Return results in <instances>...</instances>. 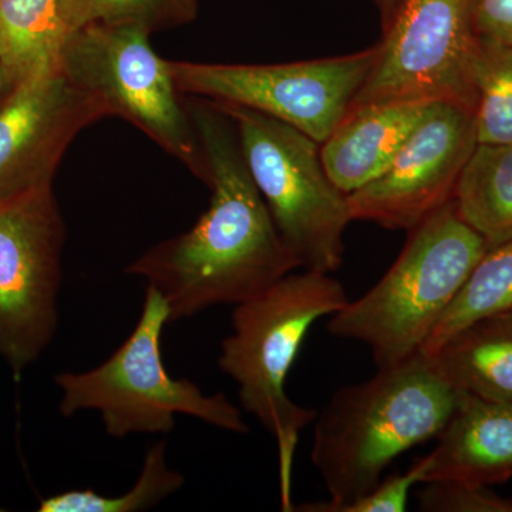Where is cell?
Here are the masks:
<instances>
[{
  "label": "cell",
  "mask_w": 512,
  "mask_h": 512,
  "mask_svg": "<svg viewBox=\"0 0 512 512\" xmlns=\"http://www.w3.org/2000/svg\"><path fill=\"white\" fill-rule=\"evenodd\" d=\"M430 101H396L353 110L320 144L329 177L345 194L384 173L426 117Z\"/></svg>",
  "instance_id": "cell-14"
},
{
  "label": "cell",
  "mask_w": 512,
  "mask_h": 512,
  "mask_svg": "<svg viewBox=\"0 0 512 512\" xmlns=\"http://www.w3.org/2000/svg\"><path fill=\"white\" fill-rule=\"evenodd\" d=\"M167 323H171L167 303L147 286L136 328L106 362L87 372L56 376L62 416L93 410L113 439L170 433L178 414L231 433H248L238 407L224 394H205L191 380L174 379L167 372L161 355Z\"/></svg>",
  "instance_id": "cell-5"
},
{
  "label": "cell",
  "mask_w": 512,
  "mask_h": 512,
  "mask_svg": "<svg viewBox=\"0 0 512 512\" xmlns=\"http://www.w3.org/2000/svg\"><path fill=\"white\" fill-rule=\"evenodd\" d=\"M67 33L90 25L137 26L153 33L192 22L197 0H60Z\"/></svg>",
  "instance_id": "cell-20"
},
{
  "label": "cell",
  "mask_w": 512,
  "mask_h": 512,
  "mask_svg": "<svg viewBox=\"0 0 512 512\" xmlns=\"http://www.w3.org/2000/svg\"><path fill=\"white\" fill-rule=\"evenodd\" d=\"M377 9H379L380 19H382V25H386L392 18L394 9H396L399 0H375Z\"/></svg>",
  "instance_id": "cell-25"
},
{
  "label": "cell",
  "mask_w": 512,
  "mask_h": 512,
  "mask_svg": "<svg viewBox=\"0 0 512 512\" xmlns=\"http://www.w3.org/2000/svg\"><path fill=\"white\" fill-rule=\"evenodd\" d=\"M188 114L208 165L210 207L190 231L126 268L163 296L171 323L239 305L301 268L249 174L232 120L204 99L190 103Z\"/></svg>",
  "instance_id": "cell-1"
},
{
  "label": "cell",
  "mask_w": 512,
  "mask_h": 512,
  "mask_svg": "<svg viewBox=\"0 0 512 512\" xmlns=\"http://www.w3.org/2000/svg\"><path fill=\"white\" fill-rule=\"evenodd\" d=\"M417 501L424 512H512V497H501L490 487L448 481L424 484Z\"/></svg>",
  "instance_id": "cell-23"
},
{
  "label": "cell",
  "mask_w": 512,
  "mask_h": 512,
  "mask_svg": "<svg viewBox=\"0 0 512 512\" xmlns=\"http://www.w3.org/2000/svg\"><path fill=\"white\" fill-rule=\"evenodd\" d=\"M12 89V80H10L5 64H3L2 59H0V103L6 99V96H8Z\"/></svg>",
  "instance_id": "cell-26"
},
{
  "label": "cell",
  "mask_w": 512,
  "mask_h": 512,
  "mask_svg": "<svg viewBox=\"0 0 512 512\" xmlns=\"http://www.w3.org/2000/svg\"><path fill=\"white\" fill-rule=\"evenodd\" d=\"M437 446L424 456L423 484L493 487L512 478V404L461 392Z\"/></svg>",
  "instance_id": "cell-13"
},
{
  "label": "cell",
  "mask_w": 512,
  "mask_h": 512,
  "mask_svg": "<svg viewBox=\"0 0 512 512\" xmlns=\"http://www.w3.org/2000/svg\"><path fill=\"white\" fill-rule=\"evenodd\" d=\"M399 258L372 289L330 316L328 330L365 343L377 367L421 352L443 313L488 251L453 201L410 229Z\"/></svg>",
  "instance_id": "cell-4"
},
{
  "label": "cell",
  "mask_w": 512,
  "mask_h": 512,
  "mask_svg": "<svg viewBox=\"0 0 512 512\" xmlns=\"http://www.w3.org/2000/svg\"><path fill=\"white\" fill-rule=\"evenodd\" d=\"M508 312H512V239L485 252L421 352L431 355L458 330Z\"/></svg>",
  "instance_id": "cell-18"
},
{
  "label": "cell",
  "mask_w": 512,
  "mask_h": 512,
  "mask_svg": "<svg viewBox=\"0 0 512 512\" xmlns=\"http://www.w3.org/2000/svg\"><path fill=\"white\" fill-rule=\"evenodd\" d=\"M60 0H0V59L13 86L59 67Z\"/></svg>",
  "instance_id": "cell-17"
},
{
  "label": "cell",
  "mask_w": 512,
  "mask_h": 512,
  "mask_svg": "<svg viewBox=\"0 0 512 512\" xmlns=\"http://www.w3.org/2000/svg\"><path fill=\"white\" fill-rule=\"evenodd\" d=\"M477 146L474 113L436 101L372 183L348 194L352 221L410 231L453 201L458 178Z\"/></svg>",
  "instance_id": "cell-11"
},
{
  "label": "cell",
  "mask_w": 512,
  "mask_h": 512,
  "mask_svg": "<svg viewBox=\"0 0 512 512\" xmlns=\"http://www.w3.org/2000/svg\"><path fill=\"white\" fill-rule=\"evenodd\" d=\"M427 356L454 389L512 404V312L471 323Z\"/></svg>",
  "instance_id": "cell-15"
},
{
  "label": "cell",
  "mask_w": 512,
  "mask_h": 512,
  "mask_svg": "<svg viewBox=\"0 0 512 512\" xmlns=\"http://www.w3.org/2000/svg\"><path fill=\"white\" fill-rule=\"evenodd\" d=\"M477 144L512 143V47L481 39L476 67Z\"/></svg>",
  "instance_id": "cell-21"
},
{
  "label": "cell",
  "mask_w": 512,
  "mask_h": 512,
  "mask_svg": "<svg viewBox=\"0 0 512 512\" xmlns=\"http://www.w3.org/2000/svg\"><path fill=\"white\" fill-rule=\"evenodd\" d=\"M110 117L59 67L13 86L0 103V201L53 187L74 137Z\"/></svg>",
  "instance_id": "cell-12"
},
{
  "label": "cell",
  "mask_w": 512,
  "mask_h": 512,
  "mask_svg": "<svg viewBox=\"0 0 512 512\" xmlns=\"http://www.w3.org/2000/svg\"><path fill=\"white\" fill-rule=\"evenodd\" d=\"M151 33L128 25H90L64 37L60 69L93 94L110 117L130 121L208 183V165L188 110L178 100L168 60Z\"/></svg>",
  "instance_id": "cell-7"
},
{
  "label": "cell",
  "mask_w": 512,
  "mask_h": 512,
  "mask_svg": "<svg viewBox=\"0 0 512 512\" xmlns=\"http://www.w3.org/2000/svg\"><path fill=\"white\" fill-rule=\"evenodd\" d=\"M453 204L488 248L512 239V143L477 144L458 178Z\"/></svg>",
  "instance_id": "cell-16"
},
{
  "label": "cell",
  "mask_w": 512,
  "mask_h": 512,
  "mask_svg": "<svg viewBox=\"0 0 512 512\" xmlns=\"http://www.w3.org/2000/svg\"><path fill=\"white\" fill-rule=\"evenodd\" d=\"M377 57L379 43L352 55L305 62L168 64L180 94L259 111L322 144L348 116Z\"/></svg>",
  "instance_id": "cell-9"
},
{
  "label": "cell",
  "mask_w": 512,
  "mask_h": 512,
  "mask_svg": "<svg viewBox=\"0 0 512 512\" xmlns=\"http://www.w3.org/2000/svg\"><path fill=\"white\" fill-rule=\"evenodd\" d=\"M476 23L481 39L512 47V0H477Z\"/></svg>",
  "instance_id": "cell-24"
},
{
  "label": "cell",
  "mask_w": 512,
  "mask_h": 512,
  "mask_svg": "<svg viewBox=\"0 0 512 512\" xmlns=\"http://www.w3.org/2000/svg\"><path fill=\"white\" fill-rule=\"evenodd\" d=\"M184 485V476L165 461V443L147 451L136 484L126 494L101 495L93 490H70L43 498L40 512H138L156 507Z\"/></svg>",
  "instance_id": "cell-19"
},
{
  "label": "cell",
  "mask_w": 512,
  "mask_h": 512,
  "mask_svg": "<svg viewBox=\"0 0 512 512\" xmlns=\"http://www.w3.org/2000/svg\"><path fill=\"white\" fill-rule=\"evenodd\" d=\"M64 239L53 187L0 201V357L16 375L55 338Z\"/></svg>",
  "instance_id": "cell-10"
},
{
  "label": "cell",
  "mask_w": 512,
  "mask_h": 512,
  "mask_svg": "<svg viewBox=\"0 0 512 512\" xmlns=\"http://www.w3.org/2000/svg\"><path fill=\"white\" fill-rule=\"evenodd\" d=\"M424 458H420L412 468L403 474L383 478L370 493L349 503L335 504L330 501H316L293 505L292 511L302 512H403L414 485L423 484Z\"/></svg>",
  "instance_id": "cell-22"
},
{
  "label": "cell",
  "mask_w": 512,
  "mask_h": 512,
  "mask_svg": "<svg viewBox=\"0 0 512 512\" xmlns=\"http://www.w3.org/2000/svg\"><path fill=\"white\" fill-rule=\"evenodd\" d=\"M349 302L330 274H288L264 292L235 305L232 332L221 345L218 366L238 386L242 409L255 417L278 446L281 500L292 511L293 457L301 431L318 413L286 393V379L313 323Z\"/></svg>",
  "instance_id": "cell-3"
},
{
  "label": "cell",
  "mask_w": 512,
  "mask_h": 512,
  "mask_svg": "<svg viewBox=\"0 0 512 512\" xmlns=\"http://www.w3.org/2000/svg\"><path fill=\"white\" fill-rule=\"evenodd\" d=\"M211 103L234 123L249 174L301 268L338 271L352 217L348 194L329 177L318 141L259 111Z\"/></svg>",
  "instance_id": "cell-6"
},
{
  "label": "cell",
  "mask_w": 512,
  "mask_h": 512,
  "mask_svg": "<svg viewBox=\"0 0 512 512\" xmlns=\"http://www.w3.org/2000/svg\"><path fill=\"white\" fill-rule=\"evenodd\" d=\"M477 0H399L383 26L372 73L350 111L396 101H443L476 110L481 37Z\"/></svg>",
  "instance_id": "cell-8"
},
{
  "label": "cell",
  "mask_w": 512,
  "mask_h": 512,
  "mask_svg": "<svg viewBox=\"0 0 512 512\" xmlns=\"http://www.w3.org/2000/svg\"><path fill=\"white\" fill-rule=\"evenodd\" d=\"M460 394L423 352L333 394L316 416L312 446L330 503L370 493L397 457L439 436Z\"/></svg>",
  "instance_id": "cell-2"
}]
</instances>
